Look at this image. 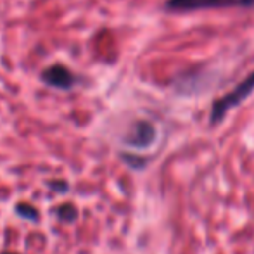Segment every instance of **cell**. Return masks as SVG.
Returning <instances> with one entry per match:
<instances>
[{
  "mask_svg": "<svg viewBox=\"0 0 254 254\" xmlns=\"http://www.w3.org/2000/svg\"><path fill=\"white\" fill-rule=\"evenodd\" d=\"M253 92H254V71L249 73L239 85H235L228 94H225L223 97L216 99L213 102L209 113V125H213V127L220 125L232 109H235V107H239L244 101H248Z\"/></svg>",
  "mask_w": 254,
  "mask_h": 254,
  "instance_id": "cell-1",
  "label": "cell"
},
{
  "mask_svg": "<svg viewBox=\"0 0 254 254\" xmlns=\"http://www.w3.org/2000/svg\"><path fill=\"white\" fill-rule=\"evenodd\" d=\"M254 0H166L163 9L166 12H195L207 9H251Z\"/></svg>",
  "mask_w": 254,
  "mask_h": 254,
  "instance_id": "cell-2",
  "label": "cell"
},
{
  "mask_svg": "<svg viewBox=\"0 0 254 254\" xmlns=\"http://www.w3.org/2000/svg\"><path fill=\"white\" fill-rule=\"evenodd\" d=\"M3 254H7V253H3Z\"/></svg>",
  "mask_w": 254,
  "mask_h": 254,
  "instance_id": "cell-8",
  "label": "cell"
},
{
  "mask_svg": "<svg viewBox=\"0 0 254 254\" xmlns=\"http://www.w3.org/2000/svg\"><path fill=\"white\" fill-rule=\"evenodd\" d=\"M56 214L61 221H64V223H73V221H76V218H78V209L74 204L66 202V204H61V206L57 207Z\"/></svg>",
  "mask_w": 254,
  "mask_h": 254,
  "instance_id": "cell-5",
  "label": "cell"
},
{
  "mask_svg": "<svg viewBox=\"0 0 254 254\" xmlns=\"http://www.w3.org/2000/svg\"><path fill=\"white\" fill-rule=\"evenodd\" d=\"M51 189H54L56 192H59V194H64V192L67 190V184L66 182H63V180H57V182H51Z\"/></svg>",
  "mask_w": 254,
  "mask_h": 254,
  "instance_id": "cell-7",
  "label": "cell"
},
{
  "mask_svg": "<svg viewBox=\"0 0 254 254\" xmlns=\"http://www.w3.org/2000/svg\"><path fill=\"white\" fill-rule=\"evenodd\" d=\"M42 81L57 90H71L78 83L76 74L63 64H54L42 71Z\"/></svg>",
  "mask_w": 254,
  "mask_h": 254,
  "instance_id": "cell-3",
  "label": "cell"
},
{
  "mask_svg": "<svg viewBox=\"0 0 254 254\" xmlns=\"http://www.w3.org/2000/svg\"><path fill=\"white\" fill-rule=\"evenodd\" d=\"M16 213H17V216L24 218V220H28V221H38V220H40V214H38V211L35 209L31 204H26V202L17 204Z\"/></svg>",
  "mask_w": 254,
  "mask_h": 254,
  "instance_id": "cell-6",
  "label": "cell"
},
{
  "mask_svg": "<svg viewBox=\"0 0 254 254\" xmlns=\"http://www.w3.org/2000/svg\"><path fill=\"white\" fill-rule=\"evenodd\" d=\"M156 127L147 120H140L131 127L130 133L125 137V144L133 149H149L156 142Z\"/></svg>",
  "mask_w": 254,
  "mask_h": 254,
  "instance_id": "cell-4",
  "label": "cell"
}]
</instances>
